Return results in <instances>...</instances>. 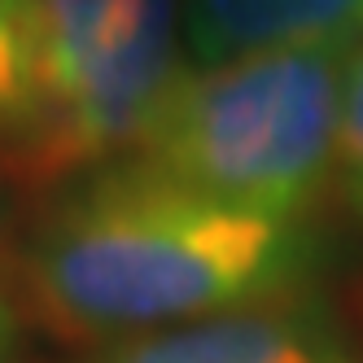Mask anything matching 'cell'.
Here are the masks:
<instances>
[{"label":"cell","mask_w":363,"mask_h":363,"mask_svg":"<svg viewBox=\"0 0 363 363\" xmlns=\"http://www.w3.org/2000/svg\"><path fill=\"white\" fill-rule=\"evenodd\" d=\"M302 223L206 201L136 162L70 193L22 258L35 315L66 342H123L289 294Z\"/></svg>","instance_id":"obj_1"},{"label":"cell","mask_w":363,"mask_h":363,"mask_svg":"<svg viewBox=\"0 0 363 363\" xmlns=\"http://www.w3.org/2000/svg\"><path fill=\"white\" fill-rule=\"evenodd\" d=\"M18 346H22V328H18V315L9 298L0 294V363H18Z\"/></svg>","instance_id":"obj_8"},{"label":"cell","mask_w":363,"mask_h":363,"mask_svg":"<svg viewBox=\"0 0 363 363\" xmlns=\"http://www.w3.org/2000/svg\"><path fill=\"white\" fill-rule=\"evenodd\" d=\"M328 189L350 215L363 219V40L346 48V62H342V101H337Z\"/></svg>","instance_id":"obj_6"},{"label":"cell","mask_w":363,"mask_h":363,"mask_svg":"<svg viewBox=\"0 0 363 363\" xmlns=\"http://www.w3.org/2000/svg\"><path fill=\"white\" fill-rule=\"evenodd\" d=\"M342 44L184 70L127 162L206 201L302 223L333 175Z\"/></svg>","instance_id":"obj_2"},{"label":"cell","mask_w":363,"mask_h":363,"mask_svg":"<svg viewBox=\"0 0 363 363\" xmlns=\"http://www.w3.org/2000/svg\"><path fill=\"white\" fill-rule=\"evenodd\" d=\"M35 0H0V136H13L31 106Z\"/></svg>","instance_id":"obj_7"},{"label":"cell","mask_w":363,"mask_h":363,"mask_svg":"<svg viewBox=\"0 0 363 363\" xmlns=\"http://www.w3.org/2000/svg\"><path fill=\"white\" fill-rule=\"evenodd\" d=\"M189 48L211 66L267 48L363 40V0H184Z\"/></svg>","instance_id":"obj_5"},{"label":"cell","mask_w":363,"mask_h":363,"mask_svg":"<svg viewBox=\"0 0 363 363\" xmlns=\"http://www.w3.org/2000/svg\"><path fill=\"white\" fill-rule=\"evenodd\" d=\"M84 363H363V350L328 306L276 294L175 328L123 337Z\"/></svg>","instance_id":"obj_4"},{"label":"cell","mask_w":363,"mask_h":363,"mask_svg":"<svg viewBox=\"0 0 363 363\" xmlns=\"http://www.w3.org/2000/svg\"><path fill=\"white\" fill-rule=\"evenodd\" d=\"M179 74L175 0H35L31 106L9 167L57 184L136 153Z\"/></svg>","instance_id":"obj_3"}]
</instances>
